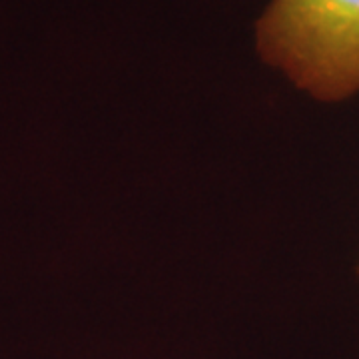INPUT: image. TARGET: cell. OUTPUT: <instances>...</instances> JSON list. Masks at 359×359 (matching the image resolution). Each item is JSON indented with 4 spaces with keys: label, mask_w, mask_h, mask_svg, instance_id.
<instances>
[{
    "label": "cell",
    "mask_w": 359,
    "mask_h": 359,
    "mask_svg": "<svg viewBox=\"0 0 359 359\" xmlns=\"http://www.w3.org/2000/svg\"><path fill=\"white\" fill-rule=\"evenodd\" d=\"M256 32L262 58L313 98L359 92V0H271Z\"/></svg>",
    "instance_id": "6da1fadb"
}]
</instances>
